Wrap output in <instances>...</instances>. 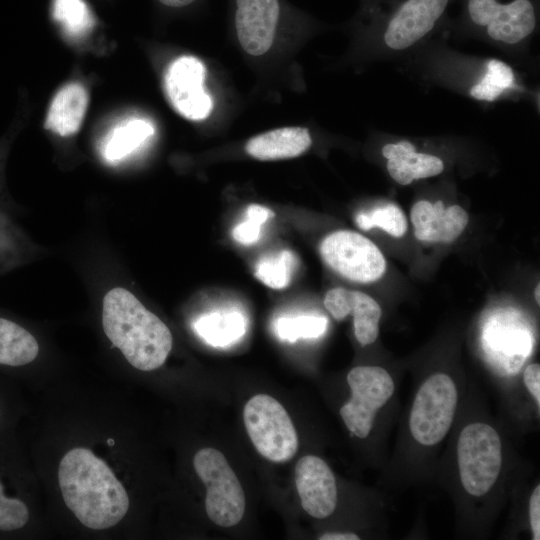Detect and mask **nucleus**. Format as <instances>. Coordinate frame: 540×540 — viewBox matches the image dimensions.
<instances>
[{"instance_id": "obj_1", "label": "nucleus", "mask_w": 540, "mask_h": 540, "mask_svg": "<svg viewBox=\"0 0 540 540\" xmlns=\"http://www.w3.org/2000/svg\"><path fill=\"white\" fill-rule=\"evenodd\" d=\"M403 62L422 82L479 103L492 104L526 93L519 75L508 62L456 51L437 36Z\"/></svg>"}, {"instance_id": "obj_2", "label": "nucleus", "mask_w": 540, "mask_h": 540, "mask_svg": "<svg viewBox=\"0 0 540 540\" xmlns=\"http://www.w3.org/2000/svg\"><path fill=\"white\" fill-rule=\"evenodd\" d=\"M453 0H361L357 25L376 59L404 60L443 34Z\"/></svg>"}, {"instance_id": "obj_3", "label": "nucleus", "mask_w": 540, "mask_h": 540, "mask_svg": "<svg viewBox=\"0 0 540 540\" xmlns=\"http://www.w3.org/2000/svg\"><path fill=\"white\" fill-rule=\"evenodd\" d=\"M58 482L66 506L87 528L113 527L129 509V496L122 483L88 448L76 447L63 456Z\"/></svg>"}, {"instance_id": "obj_4", "label": "nucleus", "mask_w": 540, "mask_h": 540, "mask_svg": "<svg viewBox=\"0 0 540 540\" xmlns=\"http://www.w3.org/2000/svg\"><path fill=\"white\" fill-rule=\"evenodd\" d=\"M443 34L481 40L521 54L539 27V0H453Z\"/></svg>"}, {"instance_id": "obj_5", "label": "nucleus", "mask_w": 540, "mask_h": 540, "mask_svg": "<svg viewBox=\"0 0 540 540\" xmlns=\"http://www.w3.org/2000/svg\"><path fill=\"white\" fill-rule=\"evenodd\" d=\"M102 325L108 339L138 370L161 367L172 349L166 324L124 288H113L104 296Z\"/></svg>"}, {"instance_id": "obj_6", "label": "nucleus", "mask_w": 540, "mask_h": 540, "mask_svg": "<svg viewBox=\"0 0 540 540\" xmlns=\"http://www.w3.org/2000/svg\"><path fill=\"white\" fill-rule=\"evenodd\" d=\"M502 443L490 425L465 426L457 442V461L463 488L472 496L485 495L497 481L502 467Z\"/></svg>"}, {"instance_id": "obj_7", "label": "nucleus", "mask_w": 540, "mask_h": 540, "mask_svg": "<svg viewBox=\"0 0 540 540\" xmlns=\"http://www.w3.org/2000/svg\"><path fill=\"white\" fill-rule=\"evenodd\" d=\"M193 465L206 486L209 519L220 527L237 525L245 512V494L225 456L215 448H202L195 454Z\"/></svg>"}, {"instance_id": "obj_8", "label": "nucleus", "mask_w": 540, "mask_h": 540, "mask_svg": "<svg viewBox=\"0 0 540 540\" xmlns=\"http://www.w3.org/2000/svg\"><path fill=\"white\" fill-rule=\"evenodd\" d=\"M246 431L261 456L272 462L290 460L298 449V436L293 422L278 400L257 394L243 411Z\"/></svg>"}, {"instance_id": "obj_9", "label": "nucleus", "mask_w": 540, "mask_h": 540, "mask_svg": "<svg viewBox=\"0 0 540 540\" xmlns=\"http://www.w3.org/2000/svg\"><path fill=\"white\" fill-rule=\"evenodd\" d=\"M457 388L445 373L428 377L418 389L410 411L409 428L416 442L438 444L448 433L457 407Z\"/></svg>"}, {"instance_id": "obj_10", "label": "nucleus", "mask_w": 540, "mask_h": 540, "mask_svg": "<svg viewBox=\"0 0 540 540\" xmlns=\"http://www.w3.org/2000/svg\"><path fill=\"white\" fill-rule=\"evenodd\" d=\"M347 382L351 398L340 409L348 430L358 438H366L374 423L377 411L394 392L390 374L379 366H358L350 370Z\"/></svg>"}, {"instance_id": "obj_11", "label": "nucleus", "mask_w": 540, "mask_h": 540, "mask_svg": "<svg viewBox=\"0 0 540 540\" xmlns=\"http://www.w3.org/2000/svg\"><path fill=\"white\" fill-rule=\"evenodd\" d=\"M324 262L336 273L354 282L370 283L385 273L386 261L368 238L352 231H336L320 245Z\"/></svg>"}, {"instance_id": "obj_12", "label": "nucleus", "mask_w": 540, "mask_h": 540, "mask_svg": "<svg viewBox=\"0 0 540 540\" xmlns=\"http://www.w3.org/2000/svg\"><path fill=\"white\" fill-rule=\"evenodd\" d=\"M206 68L193 56L174 60L165 74V90L174 109L190 120L205 119L213 102L204 88Z\"/></svg>"}, {"instance_id": "obj_13", "label": "nucleus", "mask_w": 540, "mask_h": 540, "mask_svg": "<svg viewBox=\"0 0 540 540\" xmlns=\"http://www.w3.org/2000/svg\"><path fill=\"white\" fill-rule=\"evenodd\" d=\"M284 14L280 0H234V26L243 50L252 56L266 53Z\"/></svg>"}, {"instance_id": "obj_14", "label": "nucleus", "mask_w": 540, "mask_h": 540, "mask_svg": "<svg viewBox=\"0 0 540 540\" xmlns=\"http://www.w3.org/2000/svg\"><path fill=\"white\" fill-rule=\"evenodd\" d=\"M483 346L495 364L508 373H516L530 354L532 337L517 317L498 314L486 323Z\"/></svg>"}, {"instance_id": "obj_15", "label": "nucleus", "mask_w": 540, "mask_h": 540, "mask_svg": "<svg viewBox=\"0 0 540 540\" xmlns=\"http://www.w3.org/2000/svg\"><path fill=\"white\" fill-rule=\"evenodd\" d=\"M295 484L302 508L312 517L330 516L337 504V487L333 472L318 456L300 458L295 467Z\"/></svg>"}, {"instance_id": "obj_16", "label": "nucleus", "mask_w": 540, "mask_h": 540, "mask_svg": "<svg viewBox=\"0 0 540 540\" xmlns=\"http://www.w3.org/2000/svg\"><path fill=\"white\" fill-rule=\"evenodd\" d=\"M381 155L386 170L396 183L406 186L416 180L436 177L445 171L442 156L420 149L410 138H391L384 141Z\"/></svg>"}, {"instance_id": "obj_17", "label": "nucleus", "mask_w": 540, "mask_h": 540, "mask_svg": "<svg viewBox=\"0 0 540 540\" xmlns=\"http://www.w3.org/2000/svg\"><path fill=\"white\" fill-rule=\"evenodd\" d=\"M415 237L424 242L451 243L467 226L469 217L459 205L445 207L442 200L416 202L410 213Z\"/></svg>"}, {"instance_id": "obj_18", "label": "nucleus", "mask_w": 540, "mask_h": 540, "mask_svg": "<svg viewBox=\"0 0 540 540\" xmlns=\"http://www.w3.org/2000/svg\"><path fill=\"white\" fill-rule=\"evenodd\" d=\"M324 305L336 320L354 317V333L361 346L373 343L379 333L380 305L360 291L334 288L326 293Z\"/></svg>"}, {"instance_id": "obj_19", "label": "nucleus", "mask_w": 540, "mask_h": 540, "mask_svg": "<svg viewBox=\"0 0 540 540\" xmlns=\"http://www.w3.org/2000/svg\"><path fill=\"white\" fill-rule=\"evenodd\" d=\"M312 145L310 132L304 127H283L251 138L246 152L259 160H280L297 157Z\"/></svg>"}, {"instance_id": "obj_20", "label": "nucleus", "mask_w": 540, "mask_h": 540, "mask_svg": "<svg viewBox=\"0 0 540 540\" xmlns=\"http://www.w3.org/2000/svg\"><path fill=\"white\" fill-rule=\"evenodd\" d=\"M87 105L88 94L81 84L63 86L50 104L45 128L64 137L75 134L82 124Z\"/></svg>"}, {"instance_id": "obj_21", "label": "nucleus", "mask_w": 540, "mask_h": 540, "mask_svg": "<svg viewBox=\"0 0 540 540\" xmlns=\"http://www.w3.org/2000/svg\"><path fill=\"white\" fill-rule=\"evenodd\" d=\"M154 134L150 122L133 118L115 126L103 139L101 153L103 158L115 163L131 155L142 147Z\"/></svg>"}, {"instance_id": "obj_22", "label": "nucleus", "mask_w": 540, "mask_h": 540, "mask_svg": "<svg viewBox=\"0 0 540 540\" xmlns=\"http://www.w3.org/2000/svg\"><path fill=\"white\" fill-rule=\"evenodd\" d=\"M194 329L208 344L225 347L245 334L246 320L238 311L212 312L199 317Z\"/></svg>"}, {"instance_id": "obj_23", "label": "nucleus", "mask_w": 540, "mask_h": 540, "mask_svg": "<svg viewBox=\"0 0 540 540\" xmlns=\"http://www.w3.org/2000/svg\"><path fill=\"white\" fill-rule=\"evenodd\" d=\"M34 336L17 323L0 317V364L23 366L38 355Z\"/></svg>"}, {"instance_id": "obj_24", "label": "nucleus", "mask_w": 540, "mask_h": 540, "mask_svg": "<svg viewBox=\"0 0 540 540\" xmlns=\"http://www.w3.org/2000/svg\"><path fill=\"white\" fill-rule=\"evenodd\" d=\"M362 230L380 228L394 237H401L407 230V219L403 211L393 203H386L372 210L360 212L355 218Z\"/></svg>"}, {"instance_id": "obj_25", "label": "nucleus", "mask_w": 540, "mask_h": 540, "mask_svg": "<svg viewBox=\"0 0 540 540\" xmlns=\"http://www.w3.org/2000/svg\"><path fill=\"white\" fill-rule=\"evenodd\" d=\"M328 320L324 316L300 315L280 317L275 320L273 330L283 341L295 342L299 338H317L327 329Z\"/></svg>"}, {"instance_id": "obj_26", "label": "nucleus", "mask_w": 540, "mask_h": 540, "mask_svg": "<svg viewBox=\"0 0 540 540\" xmlns=\"http://www.w3.org/2000/svg\"><path fill=\"white\" fill-rule=\"evenodd\" d=\"M53 17L70 36H82L94 25L90 9L84 0H54Z\"/></svg>"}, {"instance_id": "obj_27", "label": "nucleus", "mask_w": 540, "mask_h": 540, "mask_svg": "<svg viewBox=\"0 0 540 540\" xmlns=\"http://www.w3.org/2000/svg\"><path fill=\"white\" fill-rule=\"evenodd\" d=\"M294 266L295 256L284 250L260 259L255 267V276L270 288L282 289L289 284Z\"/></svg>"}, {"instance_id": "obj_28", "label": "nucleus", "mask_w": 540, "mask_h": 540, "mask_svg": "<svg viewBox=\"0 0 540 540\" xmlns=\"http://www.w3.org/2000/svg\"><path fill=\"white\" fill-rule=\"evenodd\" d=\"M274 213L267 207L251 204L246 210V220L234 227L232 231L233 238L242 245H251L255 243L261 233V226Z\"/></svg>"}, {"instance_id": "obj_29", "label": "nucleus", "mask_w": 540, "mask_h": 540, "mask_svg": "<svg viewBox=\"0 0 540 540\" xmlns=\"http://www.w3.org/2000/svg\"><path fill=\"white\" fill-rule=\"evenodd\" d=\"M29 520V510L26 504L17 498H8L3 493L0 481V530H18Z\"/></svg>"}, {"instance_id": "obj_30", "label": "nucleus", "mask_w": 540, "mask_h": 540, "mask_svg": "<svg viewBox=\"0 0 540 540\" xmlns=\"http://www.w3.org/2000/svg\"><path fill=\"white\" fill-rule=\"evenodd\" d=\"M523 380L526 388L540 406V366L538 363L528 365L524 371Z\"/></svg>"}, {"instance_id": "obj_31", "label": "nucleus", "mask_w": 540, "mask_h": 540, "mask_svg": "<svg viewBox=\"0 0 540 540\" xmlns=\"http://www.w3.org/2000/svg\"><path fill=\"white\" fill-rule=\"evenodd\" d=\"M529 520L533 533V539H540V486L537 485L529 500Z\"/></svg>"}, {"instance_id": "obj_32", "label": "nucleus", "mask_w": 540, "mask_h": 540, "mask_svg": "<svg viewBox=\"0 0 540 540\" xmlns=\"http://www.w3.org/2000/svg\"><path fill=\"white\" fill-rule=\"evenodd\" d=\"M320 540H359V536L348 532H330L319 537Z\"/></svg>"}, {"instance_id": "obj_33", "label": "nucleus", "mask_w": 540, "mask_h": 540, "mask_svg": "<svg viewBox=\"0 0 540 540\" xmlns=\"http://www.w3.org/2000/svg\"><path fill=\"white\" fill-rule=\"evenodd\" d=\"M539 290H540V285L537 284V285H536V288H535V299H536V301H537L538 304L540 303V302H539V301H540V298H539L540 292H539Z\"/></svg>"}]
</instances>
